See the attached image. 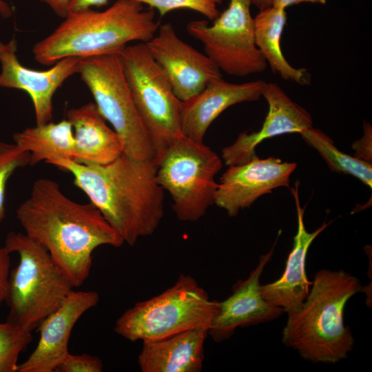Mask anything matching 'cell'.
Segmentation results:
<instances>
[{"label":"cell","mask_w":372,"mask_h":372,"mask_svg":"<svg viewBox=\"0 0 372 372\" xmlns=\"http://www.w3.org/2000/svg\"><path fill=\"white\" fill-rule=\"evenodd\" d=\"M16 216L24 234L48 251L73 287L89 277L97 247L125 243L91 202L72 200L57 182L48 178L34 182Z\"/></svg>","instance_id":"cell-1"},{"label":"cell","mask_w":372,"mask_h":372,"mask_svg":"<svg viewBox=\"0 0 372 372\" xmlns=\"http://www.w3.org/2000/svg\"><path fill=\"white\" fill-rule=\"evenodd\" d=\"M70 172L105 219L130 246L153 234L164 216V190L156 180L157 163L122 154L105 165H84L72 160L50 161Z\"/></svg>","instance_id":"cell-2"},{"label":"cell","mask_w":372,"mask_h":372,"mask_svg":"<svg viewBox=\"0 0 372 372\" xmlns=\"http://www.w3.org/2000/svg\"><path fill=\"white\" fill-rule=\"evenodd\" d=\"M362 290L360 280L344 270L318 271L300 309L287 314L282 343L313 363L335 364L347 358L355 340L344 322V308Z\"/></svg>","instance_id":"cell-3"},{"label":"cell","mask_w":372,"mask_h":372,"mask_svg":"<svg viewBox=\"0 0 372 372\" xmlns=\"http://www.w3.org/2000/svg\"><path fill=\"white\" fill-rule=\"evenodd\" d=\"M48 37L35 43L34 59L43 65L74 56L119 53L129 43H147L159 25L154 10L135 0H117L110 7L70 12Z\"/></svg>","instance_id":"cell-4"},{"label":"cell","mask_w":372,"mask_h":372,"mask_svg":"<svg viewBox=\"0 0 372 372\" xmlns=\"http://www.w3.org/2000/svg\"><path fill=\"white\" fill-rule=\"evenodd\" d=\"M4 247L19 256L9 276L6 321L32 333L61 305L73 286L48 251L25 234L9 232Z\"/></svg>","instance_id":"cell-5"},{"label":"cell","mask_w":372,"mask_h":372,"mask_svg":"<svg viewBox=\"0 0 372 372\" xmlns=\"http://www.w3.org/2000/svg\"><path fill=\"white\" fill-rule=\"evenodd\" d=\"M218 301L190 275H179L161 293L138 302L116 321L114 331L132 342L161 339L194 329L209 330Z\"/></svg>","instance_id":"cell-6"},{"label":"cell","mask_w":372,"mask_h":372,"mask_svg":"<svg viewBox=\"0 0 372 372\" xmlns=\"http://www.w3.org/2000/svg\"><path fill=\"white\" fill-rule=\"evenodd\" d=\"M222 158L204 143L180 134L157 162L156 180L172 199L180 221L196 222L214 204Z\"/></svg>","instance_id":"cell-7"},{"label":"cell","mask_w":372,"mask_h":372,"mask_svg":"<svg viewBox=\"0 0 372 372\" xmlns=\"http://www.w3.org/2000/svg\"><path fill=\"white\" fill-rule=\"evenodd\" d=\"M78 74L101 114L121 137L123 154L155 161L152 142L133 100L119 53L81 59Z\"/></svg>","instance_id":"cell-8"},{"label":"cell","mask_w":372,"mask_h":372,"mask_svg":"<svg viewBox=\"0 0 372 372\" xmlns=\"http://www.w3.org/2000/svg\"><path fill=\"white\" fill-rule=\"evenodd\" d=\"M119 55L133 100L152 142L157 163L181 134V101L145 43L127 45Z\"/></svg>","instance_id":"cell-9"},{"label":"cell","mask_w":372,"mask_h":372,"mask_svg":"<svg viewBox=\"0 0 372 372\" xmlns=\"http://www.w3.org/2000/svg\"><path fill=\"white\" fill-rule=\"evenodd\" d=\"M251 0H229L228 7L209 25L195 20L187 25L191 37L201 42L205 54L230 76L262 72L267 63L255 43Z\"/></svg>","instance_id":"cell-10"},{"label":"cell","mask_w":372,"mask_h":372,"mask_svg":"<svg viewBox=\"0 0 372 372\" xmlns=\"http://www.w3.org/2000/svg\"><path fill=\"white\" fill-rule=\"evenodd\" d=\"M157 31L146 45L181 102L192 99L209 83L222 78L215 63L181 40L171 23L159 25Z\"/></svg>","instance_id":"cell-11"},{"label":"cell","mask_w":372,"mask_h":372,"mask_svg":"<svg viewBox=\"0 0 372 372\" xmlns=\"http://www.w3.org/2000/svg\"><path fill=\"white\" fill-rule=\"evenodd\" d=\"M296 166V163L283 162L278 158L257 156L245 163L230 165L218 183L214 204L228 216H235L260 196L278 187H289Z\"/></svg>","instance_id":"cell-12"},{"label":"cell","mask_w":372,"mask_h":372,"mask_svg":"<svg viewBox=\"0 0 372 372\" xmlns=\"http://www.w3.org/2000/svg\"><path fill=\"white\" fill-rule=\"evenodd\" d=\"M17 43L0 41V87L26 92L32 99L36 123L52 121V99L57 89L70 76L79 72L81 59H62L48 70L39 71L23 66L17 56Z\"/></svg>","instance_id":"cell-13"},{"label":"cell","mask_w":372,"mask_h":372,"mask_svg":"<svg viewBox=\"0 0 372 372\" xmlns=\"http://www.w3.org/2000/svg\"><path fill=\"white\" fill-rule=\"evenodd\" d=\"M276 243L262 255L256 268L247 278L232 286V293L218 302V309L208 330L216 342L231 338L238 327L256 325L278 318L285 311L267 302L262 296L260 282L265 266L271 260Z\"/></svg>","instance_id":"cell-14"},{"label":"cell","mask_w":372,"mask_h":372,"mask_svg":"<svg viewBox=\"0 0 372 372\" xmlns=\"http://www.w3.org/2000/svg\"><path fill=\"white\" fill-rule=\"evenodd\" d=\"M99 301L94 291L73 290L61 305L47 316L38 329V344L17 372H54L56 366L69 353L72 331L80 318Z\"/></svg>","instance_id":"cell-15"},{"label":"cell","mask_w":372,"mask_h":372,"mask_svg":"<svg viewBox=\"0 0 372 372\" xmlns=\"http://www.w3.org/2000/svg\"><path fill=\"white\" fill-rule=\"evenodd\" d=\"M269 110L258 132L240 133L236 141L222 149L221 158L227 166L245 163L257 155L256 147L263 141L277 136L302 133L312 126L310 114L293 101L279 85L264 82L262 89Z\"/></svg>","instance_id":"cell-16"},{"label":"cell","mask_w":372,"mask_h":372,"mask_svg":"<svg viewBox=\"0 0 372 372\" xmlns=\"http://www.w3.org/2000/svg\"><path fill=\"white\" fill-rule=\"evenodd\" d=\"M291 193L298 218L293 247L282 275L278 280L260 287L262 297L271 304L282 308L287 314L298 310L309 293L312 282L308 280L306 273L307 255L313 241L331 223H324L315 231H308L304 221V208L300 203L297 185L291 189Z\"/></svg>","instance_id":"cell-17"},{"label":"cell","mask_w":372,"mask_h":372,"mask_svg":"<svg viewBox=\"0 0 372 372\" xmlns=\"http://www.w3.org/2000/svg\"><path fill=\"white\" fill-rule=\"evenodd\" d=\"M264 82L256 80L232 83L221 78L209 83L196 96L181 102V134L203 143L207 130L223 111L238 103L260 99Z\"/></svg>","instance_id":"cell-18"},{"label":"cell","mask_w":372,"mask_h":372,"mask_svg":"<svg viewBox=\"0 0 372 372\" xmlns=\"http://www.w3.org/2000/svg\"><path fill=\"white\" fill-rule=\"evenodd\" d=\"M67 120L74 137L73 161L84 165H105L123 153L121 137L107 124L94 102L69 110Z\"/></svg>","instance_id":"cell-19"},{"label":"cell","mask_w":372,"mask_h":372,"mask_svg":"<svg viewBox=\"0 0 372 372\" xmlns=\"http://www.w3.org/2000/svg\"><path fill=\"white\" fill-rule=\"evenodd\" d=\"M208 330L194 329L143 341L138 356L142 372H200Z\"/></svg>","instance_id":"cell-20"},{"label":"cell","mask_w":372,"mask_h":372,"mask_svg":"<svg viewBox=\"0 0 372 372\" xmlns=\"http://www.w3.org/2000/svg\"><path fill=\"white\" fill-rule=\"evenodd\" d=\"M287 20L285 9L271 6L259 10L254 18L256 45L274 73L285 81L309 85L311 74L307 70L293 67L282 54L280 41Z\"/></svg>","instance_id":"cell-21"},{"label":"cell","mask_w":372,"mask_h":372,"mask_svg":"<svg viewBox=\"0 0 372 372\" xmlns=\"http://www.w3.org/2000/svg\"><path fill=\"white\" fill-rule=\"evenodd\" d=\"M14 143L30 154L29 165L57 159L74 160V137L72 125L66 120L27 127L13 135Z\"/></svg>","instance_id":"cell-22"},{"label":"cell","mask_w":372,"mask_h":372,"mask_svg":"<svg viewBox=\"0 0 372 372\" xmlns=\"http://www.w3.org/2000/svg\"><path fill=\"white\" fill-rule=\"evenodd\" d=\"M300 134L308 145L319 153L331 171L353 176L372 187L371 163L341 152L328 136L313 126Z\"/></svg>","instance_id":"cell-23"},{"label":"cell","mask_w":372,"mask_h":372,"mask_svg":"<svg viewBox=\"0 0 372 372\" xmlns=\"http://www.w3.org/2000/svg\"><path fill=\"white\" fill-rule=\"evenodd\" d=\"M32 340V333L21 327L0 322V372H17L19 355Z\"/></svg>","instance_id":"cell-24"},{"label":"cell","mask_w":372,"mask_h":372,"mask_svg":"<svg viewBox=\"0 0 372 372\" xmlns=\"http://www.w3.org/2000/svg\"><path fill=\"white\" fill-rule=\"evenodd\" d=\"M30 164V154L14 143L0 141V225L5 216L6 188L8 180L19 168Z\"/></svg>","instance_id":"cell-25"},{"label":"cell","mask_w":372,"mask_h":372,"mask_svg":"<svg viewBox=\"0 0 372 372\" xmlns=\"http://www.w3.org/2000/svg\"><path fill=\"white\" fill-rule=\"evenodd\" d=\"M145 6L156 10L161 16L179 9L197 12L211 21L215 20L220 12L218 6L223 0H135Z\"/></svg>","instance_id":"cell-26"},{"label":"cell","mask_w":372,"mask_h":372,"mask_svg":"<svg viewBox=\"0 0 372 372\" xmlns=\"http://www.w3.org/2000/svg\"><path fill=\"white\" fill-rule=\"evenodd\" d=\"M102 361L96 356L87 353L73 355L68 353L56 366V372H101Z\"/></svg>","instance_id":"cell-27"},{"label":"cell","mask_w":372,"mask_h":372,"mask_svg":"<svg viewBox=\"0 0 372 372\" xmlns=\"http://www.w3.org/2000/svg\"><path fill=\"white\" fill-rule=\"evenodd\" d=\"M372 127L369 123L364 121L363 124V134L355 141L352 148L355 152V157L371 163L372 158Z\"/></svg>","instance_id":"cell-28"},{"label":"cell","mask_w":372,"mask_h":372,"mask_svg":"<svg viewBox=\"0 0 372 372\" xmlns=\"http://www.w3.org/2000/svg\"><path fill=\"white\" fill-rule=\"evenodd\" d=\"M10 267V253L4 246L0 247V308L7 296Z\"/></svg>","instance_id":"cell-29"},{"label":"cell","mask_w":372,"mask_h":372,"mask_svg":"<svg viewBox=\"0 0 372 372\" xmlns=\"http://www.w3.org/2000/svg\"><path fill=\"white\" fill-rule=\"evenodd\" d=\"M110 0H70L69 13L105 6Z\"/></svg>","instance_id":"cell-30"},{"label":"cell","mask_w":372,"mask_h":372,"mask_svg":"<svg viewBox=\"0 0 372 372\" xmlns=\"http://www.w3.org/2000/svg\"><path fill=\"white\" fill-rule=\"evenodd\" d=\"M47 4L54 12L63 18L69 14V5L70 0H41Z\"/></svg>","instance_id":"cell-31"},{"label":"cell","mask_w":372,"mask_h":372,"mask_svg":"<svg viewBox=\"0 0 372 372\" xmlns=\"http://www.w3.org/2000/svg\"><path fill=\"white\" fill-rule=\"evenodd\" d=\"M304 2L324 5L327 0H272V6L286 9L290 6L297 5Z\"/></svg>","instance_id":"cell-32"},{"label":"cell","mask_w":372,"mask_h":372,"mask_svg":"<svg viewBox=\"0 0 372 372\" xmlns=\"http://www.w3.org/2000/svg\"><path fill=\"white\" fill-rule=\"evenodd\" d=\"M251 5H254L259 10L266 9L272 5V0H251Z\"/></svg>","instance_id":"cell-33"},{"label":"cell","mask_w":372,"mask_h":372,"mask_svg":"<svg viewBox=\"0 0 372 372\" xmlns=\"http://www.w3.org/2000/svg\"><path fill=\"white\" fill-rule=\"evenodd\" d=\"M0 14L4 18H8L12 15L10 6L3 0H0Z\"/></svg>","instance_id":"cell-34"}]
</instances>
